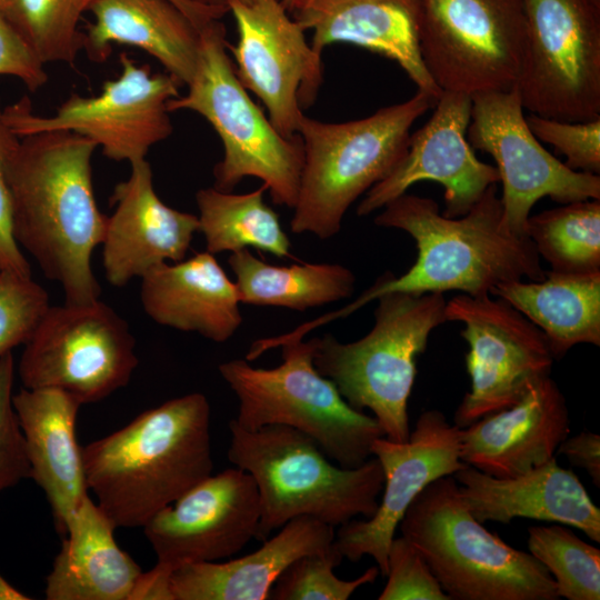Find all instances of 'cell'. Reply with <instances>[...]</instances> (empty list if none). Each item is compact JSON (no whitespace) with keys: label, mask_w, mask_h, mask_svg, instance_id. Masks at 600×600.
<instances>
[{"label":"cell","mask_w":600,"mask_h":600,"mask_svg":"<svg viewBox=\"0 0 600 600\" xmlns=\"http://www.w3.org/2000/svg\"><path fill=\"white\" fill-rule=\"evenodd\" d=\"M371 454L384 476L381 502L372 517L340 526L333 544L351 562L372 557L386 577L388 551L408 507L432 481L467 464L460 458V428L437 409L419 416L404 442L377 438Z\"/></svg>","instance_id":"obj_17"},{"label":"cell","mask_w":600,"mask_h":600,"mask_svg":"<svg viewBox=\"0 0 600 600\" xmlns=\"http://www.w3.org/2000/svg\"><path fill=\"white\" fill-rule=\"evenodd\" d=\"M171 572V568L160 563L142 572L130 600H173L170 589Z\"/></svg>","instance_id":"obj_43"},{"label":"cell","mask_w":600,"mask_h":600,"mask_svg":"<svg viewBox=\"0 0 600 600\" xmlns=\"http://www.w3.org/2000/svg\"><path fill=\"white\" fill-rule=\"evenodd\" d=\"M529 552L549 571L559 598L600 599V550L560 523L528 529Z\"/></svg>","instance_id":"obj_34"},{"label":"cell","mask_w":600,"mask_h":600,"mask_svg":"<svg viewBox=\"0 0 600 600\" xmlns=\"http://www.w3.org/2000/svg\"><path fill=\"white\" fill-rule=\"evenodd\" d=\"M19 142L20 137L0 111V260L2 269L31 276L30 264L13 234L12 201L8 181L9 164Z\"/></svg>","instance_id":"obj_40"},{"label":"cell","mask_w":600,"mask_h":600,"mask_svg":"<svg viewBox=\"0 0 600 600\" xmlns=\"http://www.w3.org/2000/svg\"><path fill=\"white\" fill-rule=\"evenodd\" d=\"M386 577L379 600H450L421 553L403 536L392 539Z\"/></svg>","instance_id":"obj_38"},{"label":"cell","mask_w":600,"mask_h":600,"mask_svg":"<svg viewBox=\"0 0 600 600\" xmlns=\"http://www.w3.org/2000/svg\"><path fill=\"white\" fill-rule=\"evenodd\" d=\"M210 404L194 392L82 448L88 490L116 528L143 527L212 474Z\"/></svg>","instance_id":"obj_3"},{"label":"cell","mask_w":600,"mask_h":600,"mask_svg":"<svg viewBox=\"0 0 600 600\" xmlns=\"http://www.w3.org/2000/svg\"><path fill=\"white\" fill-rule=\"evenodd\" d=\"M419 47L442 91H509L527 48L523 0H421Z\"/></svg>","instance_id":"obj_10"},{"label":"cell","mask_w":600,"mask_h":600,"mask_svg":"<svg viewBox=\"0 0 600 600\" xmlns=\"http://www.w3.org/2000/svg\"><path fill=\"white\" fill-rule=\"evenodd\" d=\"M177 6L200 30L213 20L221 18L229 11L223 8L204 7L191 0H170Z\"/></svg>","instance_id":"obj_44"},{"label":"cell","mask_w":600,"mask_h":600,"mask_svg":"<svg viewBox=\"0 0 600 600\" xmlns=\"http://www.w3.org/2000/svg\"><path fill=\"white\" fill-rule=\"evenodd\" d=\"M44 64L0 13V76L16 77L36 91L48 81Z\"/></svg>","instance_id":"obj_41"},{"label":"cell","mask_w":600,"mask_h":600,"mask_svg":"<svg viewBox=\"0 0 600 600\" xmlns=\"http://www.w3.org/2000/svg\"><path fill=\"white\" fill-rule=\"evenodd\" d=\"M136 340L124 319L99 299L50 306L24 349V388H53L81 404L124 387L138 366Z\"/></svg>","instance_id":"obj_12"},{"label":"cell","mask_w":600,"mask_h":600,"mask_svg":"<svg viewBox=\"0 0 600 600\" xmlns=\"http://www.w3.org/2000/svg\"><path fill=\"white\" fill-rule=\"evenodd\" d=\"M238 42L231 51L242 86L264 104L269 120L284 137L298 134L303 108L322 83L321 56L279 0H229Z\"/></svg>","instance_id":"obj_16"},{"label":"cell","mask_w":600,"mask_h":600,"mask_svg":"<svg viewBox=\"0 0 600 600\" xmlns=\"http://www.w3.org/2000/svg\"><path fill=\"white\" fill-rule=\"evenodd\" d=\"M228 264L236 276L241 303L304 311L352 296L356 276L339 263L272 266L248 249L232 252Z\"/></svg>","instance_id":"obj_30"},{"label":"cell","mask_w":600,"mask_h":600,"mask_svg":"<svg viewBox=\"0 0 600 600\" xmlns=\"http://www.w3.org/2000/svg\"><path fill=\"white\" fill-rule=\"evenodd\" d=\"M97 147L71 131L23 136L8 170L14 238L61 284L66 303L96 301L101 291L91 268L108 219L92 186Z\"/></svg>","instance_id":"obj_2"},{"label":"cell","mask_w":600,"mask_h":600,"mask_svg":"<svg viewBox=\"0 0 600 600\" xmlns=\"http://www.w3.org/2000/svg\"><path fill=\"white\" fill-rule=\"evenodd\" d=\"M30 463V478L50 503L57 531L67 527L88 494L82 448L76 434L81 403L53 388H22L12 398Z\"/></svg>","instance_id":"obj_24"},{"label":"cell","mask_w":600,"mask_h":600,"mask_svg":"<svg viewBox=\"0 0 600 600\" xmlns=\"http://www.w3.org/2000/svg\"><path fill=\"white\" fill-rule=\"evenodd\" d=\"M374 218L383 228L406 231L416 241L417 258L400 277L381 276L346 307L299 326L311 330L344 318L389 292L489 296L500 283L541 280L546 270L532 241L507 231L497 183L491 184L463 216L444 217L431 198L403 193Z\"/></svg>","instance_id":"obj_1"},{"label":"cell","mask_w":600,"mask_h":600,"mask_svg":"<svg viewBox=\"0 0 600 600\" xmlns=\"http://www.w3.org/2000/svg\"><path fill=\"white\" fill-rule=\"evenodd\" d=\"M114 529L87 496L47 577L48 600H130L143 571L117 544Z\"/></svg>","instance_id":"obj_28"},{"label":"cell","mask_w":600,"mask_h":600,"mask_svg":"<svg viewBox=\"0 0 600 600\" xmlns=\"http://www.w3.org/2000/svg\"><path fill=\"white\" fill-rule=\"evenodd\" d=\"M49 307L48 292L32 276L0 271V357L30 339Z\"/></svg>","instance_id":"obj_36"},{"label":"cell","mask_w":600,"mask_h":600,"mask_svg":"<svg viewBox=\"0 0 600 600\" xmlns=\"http://www.w3.org/2000/svg\"><path fill=\"white\" fill-rule=\"evenodd\" d=\"M467 140L489 153L502 183V224L527 238L532 207L543 197L561 204L600 200V176L576 171L548 152L530 131L517 86L471 96Z\"/></svg>","instance_id":"obj_15"},{"label":"cell","mask_w":600,"mask_h":600,"mask_svg":"<svg viewBox=\"0 0 600 600\" xmlns=\"http://www.w3.org/2000/svg\"><path fill=\"white\" fill-rule=\"evenodd\" d=\"M93 2L0 0V13L43 64H73L84 43L79 22Z\"/></svg>","instance_id":"obj_33"},{"label":"cell","mask_w":600,"mask_h":600,"mask_svg":"<svg viewBox=\"0 0 600 600\" xmlns=\"http://www.w3.org/2000/svg\"><path fill=\"white\" fill-rule=\"evenodd\" d=\"M261 516L252 477L236 467L196 484L144 526L157 563L222 561L256 538Z\"/></svg>","instance_id":"obj_18"},{"label":"cell","mask_w":600,"mask_h":600,"mask_svg":"<svg viewBox=\"0 0 600 600\" xmlns=\"http://www.w3.org/2000/svg\"><path fill=\"white\" fill-rule=\"evenodd\" d=\"M264 191L267 187L262 184L242 194L214 187L197 192L199 231L204 236L208 252L232 253L251 247L278 258L294 259L278 214L263 200Z\"/></svg>","instance_id":"obj_31"},{"label":"cell","mask_w":600,"mask_h":600,"mask_svg":"<svg viewBox=\"0 0 600 600\" xmlns=\"http://www.w3.org/2000/svg\"><path fill=\"white\" fill-rule=\"evenodd\" d=\"M141 303L157 323L229 340L242 322L238 289L212 253L160 263L141 277Z\"/></svg>","instance_id":"obj_26"},{"label":"cell","mask_w":600,"mask_h":600,"mask_svg":"<svg viewBox=\"0 0 600 600\" xmlns=\"http://www.w3.org/2000/svg\"><path fill=\"white\" fill-rule=\"evenodd\" d=\"M321 56L332 43H351L396 61L422 90L439 99L442 90L420 53L421 0H296L289 11Z\"/></svg>","instance_id":"obj_22"},{"label":"cell","mask_w":600,"mask_h":600,"mask_svg":"<svg viewBox=\"0 0 600 600\" xmlns=\"http://www.w3.org/2000/svg\"><path fill=\"white\" fill-rule=\"evenodd\" d=\"M282 362L272 369L236 359L219 372L239 400L232 421L249 431L269 424L293 428L311 439L342 468H357L370 459L377 438L384 437L374 417L350 407L334 383L313 364L317 337L279 346Z\"/></svg>","instance_id":"obj_9"},{"label":"cell","mask_w":600,"mask_h":600,"mask_svg":"<svg viewBox=\"0 0 600 600\" xmlns=\"http://www.w3.org/2000/svg\"><path fill=\"white\" fill-rule=\"evenodd\" d=\"M334 529L308 516L297 517L243 557L181 564L170 576L173 600L270 599L274 582L292 561L332 547Z\"/></svg>","instance_id":"obj_25"},{"label":"cell","mask_w":600,"mask_h":600,"mask_svg":"<svg viewBox=\"0 0 600 600\" xmlns=\"http://www.w3.org/2000/svg\"><path fill=\"white\" fill-rule=\"evenodd\" d=\"M453 477L469 511L481 523L508 524L528 518L573 527L600 542V509L556 457L510 478L492 477L468 464Z\"/></svg>","instance_id":"obj_23"},{"label":"cell","mask_w":600,"mask_h":600,"mask_svg":"<svg viewBox=\"0 0 600 600\" xmlns=\"http://www.w3.org/2000/svg\"><path fill=\"white\" fill-rule=\"evenodd\" d=\"M377 300L374 324L361 339L343 343L330 333L317 337L313 364L350 407L372 411L387 439L404 442L417 360L431 332L447 322V301L436 292H389Z\"/></svg>","instance_id":"obj_7"},{"label":"cell","mask_w":600,"mask_h":600,"mask_svg":"<svg viewBox=\"0 0 600 600\" xmlns=\"http://www.w3.org/2000/svg\"><path fill=\"white\" fill-rule=\"evenodd\" d=\"M228 459L253 479L261 516L256 539L302 516L333 528L358 516L368 519L378 508L384 476L378 459L357 468L331 461L313 439L286 426L249 431L229 423Z\"/></svg>","instance_id":"obj_4"},{"label":"cell","mask_w":600,"mask_h":600,"mask_svg":"<svg viewBox=\"0 0 600 600\" xmlns=\"http://www.w3.org/2000/svg\"><path fill=\"white\" fill-rule=\"evenodd\" d=\"M498 297L536 324L546 336L556 360L577 344L600 346V271H546L541 280L498 284Z\"/></svg>","instance_id":"obj_29"},{"label":"cell","mask_w":600,"mask_h":600,"mask_svg":"<svg viewBox=\"0 0 600 600\" xmlns=\"http://www.w3.org/2000/svg\"><path fill=\"white\" fill-rule=\"evenodd\" d=\"M572 466L584 469L592 482L600 487V436L590 431H582L573 437L569 436L557 449Z\"/></svg>","instance_id":"obj_42"},{"label":"cell","mask_w":600,"mask_h":600,"mask_svg":"<svg viewBox=\"0 0 600 600\" xmlns=\"http://www.w3.org/2000/svg\"><path fill=\"white\" fill-rule=\"evenodd\" d=\"M437 101L418 89L411 99L359 120L329 123L303 114L298 134L304 159L291 231L336 236L352 203L402 160L413 122Z\"/></svg>","instance_id":"obj_5"},{"label":"cell","mask_w":600,"mask_h":600,"mask_svg":"<svg viewBox=\"0 0 600 600\" xmlns=\"http://www.w3.org/2000/svg\"><path fill=\"white\" fill-rule=\"evenodd\" d=\"M83 49L92 61H104L111 46L137 47L157 59L178 84L194 72L200 29L170 0H94Z\"/></svg>","instance_id":"obj_27"},{"label":"cell","mask_w":600,"mask_h":600,"mask_svg":"<svg viewBox=\"0 0 600 600\" xmlns=\"http://www.w3.org/2000/svg\"><path fill=\"white\" fill-rule=\"evenodd\" d=\"M13 379V356L8 352L0 357V492L31 476L23 434L12 402Z\"/></svg>","instance_id":"obj_39"},{"label":"cell","mask_w":600,"mask_h":600,"mask_svg":"<svg viewBox=\"0 0 600 600\" xmlns=\"http://www.w3.org/2000/svg\"><path fill=\"white\" fill-rule=\"evenodd\" d=\"M527 48L517 83L524 109L548 119L600 118V0H523Z\"/></svg>","instance_id":"obj_11"},{"label":"cell","mask_w":600,"mask_h":600,"mask_svg":"<svg viewBox=\"0 0 600 600\" xmlns=\"http://www.w3.org/2000/svg\"><path fill=\"white\" fill-rule=\"evenodd\" d=\"M131 173L110 198L116 206L102 240V264L108 282L126 286L151 268L184 259L199 231L198 216L167 206L157 194L146 159L134 161Z\"/></svg>","instance_id":"obj_20"},{"label":"cell","mask_w":600,"mask_h":600,"mask_svg":"<svg viewBox=\"0 0 600 600\" xmlns=\"http://www.w3.org/2000/svg\"><path fill=\"white\" fill-rule=\"evenodd\" d=\"M453 476L428 484L399 523L450 600H558L556 582L530 552L487 530Z\"/></svg>","instance_id":"obj_6"},{"label":"cell","mask_w":600,"mask_h":600,"mask_svg":"<svg viewBox=\"0 0 600 600\" xmlns=\"http://www.w3.org/2000/svg\"><path fill=\"white\" fill-rule=\"evenodd\" d=\"M343 560L334 544L327 551L303 554L292 561L274 582L273 600H348L360 587L376 581L378 567H370L353 580H342L333 568Z\"/></svg>","instance_id":"obj_35"},{"label":"cell","mask_w":600,"mask_h":600,"mask_svg":"<svg viewBox=\"0 0 600 600\" xmlns=\"http://www.w3.org/2000/svg\"><path fill=\"white\" fill-rule=\"evenodd\" d=\"M526 122L538 140L552 144L566 157L567 167L600 173V118L569 122L530 113Z\"/></svg>","instance_id":"obj_37"},{"label":"cell","mask_w":600,"mask_h":600,"mask_svg":"<svg viewBox=\"0 0 600 600\" xmlns=\"http://www.w3.org/2000/svg\"><path fill=\"white\" fill-rule=\"evenodd\" d=\"M569 433V409L550 376L512 407L460 428V458L492 477L510 478L554 458Z\"/></svg>","instance_id":"obj_21"},{"label":"cell","mask_w":600,"mask_h":600,"mask_svg":"<svg viewBox=\"0 0 600 600\" xmlns=\"http://www.w3.org/2000/svg\"><path fill=\"white\" fill-rule=\"evenodd\" d=\"M29 599L30 597L19 591L17 588H14L0 574V600H29Z\"/></svg>","instance_id":"obj_45"},{"label":"cell","mask_w":600,"mask_h":600,"mask_svg":"<svg viewBox=\"0 0 600 600\" xmlns=\"http://www.w3.org/2000/svg\"><path fill=\"white\" fill-rule=\"evenodd\" d=\"M2 270V263H1V260H0V271Z\"/></svg>","instance_id":"obj_48"},{"label":"cell","mask_w":600,"mask_h":600,"mask_svg":"<svg viewBox=\"0 0 600 600\" xmlns=\"http://www.w3.org/2000/svg\"><path fill=\"white\" fill-rule=\"evenodd\" d=\"M279 1L287 9V11L289 12L296 0H279Z\"/></svg>","instance_id":"obj_47"},{"label":"cell","mask_w":600,"mask_h":600,"mask_svg":"<svg viewBox=\"0 0 600 600\" xmlns=\"http://www.w3.org/2000/svg\"><path fill=\"white\" fill-rule=\"evenodd\" d=\"M193 1L194 3H198L200 6H204V7H212V8H223V9H228V1L229 0H191Z\"/></svg>","instance_id":"obj_46"},{"label":"cell","mask_w":600,"mask_h":600,"mask_svg":"<svg viewBox=\"0 0 600 600\" xmlns=\"http://www.w3.org/2000/svg\"><path fill=\"white\" fill-rule=\"evenodd\" d=\"M460 293L447 301V321L463 324L469 350L470 390L454 412L466 428L484 416L516 404L550 377L556 360L543 332L507 301Z\"/></svg>","instance_id":"obj_14"},{"label":"cell","mask_w":600,"mask_h":600,"mask_svg":"<svg viewBox=\"0 0 600 600\" xmlns=\"http://www.w3.org/2000/svg\"><path fill=\"white\" fill-rule=\"evenodd\" d=\"M226 27L213 20L200 30L196 69L188 92L167 102L169 112L201 114L223 144L214 166V188L231 192L244 177L259 178L278 206L293 208L303 167L299 134L287 138L252 101L227 53Z\"/></svg>","instance_id":"obj_8"},{"label":"cell","mask_w":600,"mask_h":600,"mask_svg":"<svg viewBox=\"0 0 600 600\" xmlns=\"http://www.w3.org/2000/svg\"><path fill=\"white\" fill-rule=\"evenodd\" d=\"M122 71L103 83L93 97L70 96L49 117L36 114L23 98L2 112L19 136L71 131L92 140L103 154L130 163L146 159L149 149L173 131L167 102L179 96L178 82L168 73H151L121 53Z\"/></svg>","instance_id":"obj_13"},{"label":"cell","mask_w":600,"mask_h":600,"mask_svg":"<svg viewBox=\"0 0 600 600\" xmlns=\"http://www.w3.org/2000/svg\"><path fill=\"white\" fill-rule=\"evenodd\" d=\"M471 107V96L442 91L430 119L410 134L406 156L366 192L357 214L364 217L382 209L424 180L443 187L444 217L466 214L500 180L496 166L480 161L467 140Z\"/></svg>","instance_id":"obj_19"},{"label":"cell","mask_w":600,"mask_h":600,"mask_svg":"<svg viewBox=\"0 0 600 600\" xmlns=\"http://www.w3.org/2000/svg\"><path fill=\"white\" fill-rule=\"evenodd\" d=\"M527 236L552 271H600V200L574 201L529 216Z\"/></svg>","instance_id":"obj_32"}]
</instances>
